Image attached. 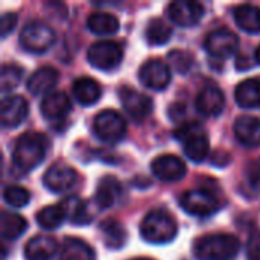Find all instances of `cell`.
<instances>
[{
    "label": "cell",
    "instance_id": "cell-1",
    "mask_svg": "<svg viewBox=\"0 0 260 260\" xmlns=\"http://www.w3.org/2000/svg\"><path fill=\"white\" fill-rule=\"evenodd\" d=\"M47 139L40 133L21 134L12 149V165L20 172H29L37 168L46 157Z\"/></svg>",
    "mask_w": 260,
    "mask_h": 260
},
{
    "label": "cell",
    "instance_id": "cell-2",
    "mask_svg": "<svg viewBox=\"0 0 260 260\" xmlns=\"http://www.w3.org/2000/svg\"><path fill=\"white\" fill-rule=\"evenodd\" d=\"M239 251V239L227 233L206 235L193 244V254L198 260H236Z\"/></svg>",
    "mask_w": 260,
    "mask_h": 260
},
{
    "label": "cell",
    "instance_id": "cell-3",
    "mask_svg": "<svg viewBox=\"0 0 260 260\" xmlns=\"http://www.w3.org/2000/svg\"><path fill=\"white\" fill-rule=\"evenodd\" d=\"M178 233V225L175 219L163 209H152L146 213L140 224L142 238L154 245L169 244L175 239Z\"/></svg>",
    "mask_w": 260,
    "mask_h": 260
},
{
    "label": "cell",
    "instance_id": "cell-4",
    "mask_svg": "<svg viewBox=\"0 0 260 260\" xmlns=\"http://www.w3.org/2000/svg\"><path fill=\"white\" fill-rule=\"evenodd\" d=\"M174 137L183 145L184 155L195 163H201L207 158L210 151L209 137L204 128L197 122H186L181 123L175 131Z\"/></svg>",
    "mask_w": 260,
    "mask_h": 260
},
{
    "label": "cell",
    "instance_id": "cell-5",
    "mask_svg": "<svg viewBox=\"0 0 260 260\" xmlns=\"http://www.w3.org/2000/svg\"><path fill=\"white\" fill-rule=\"evenodd\" d=\"M56 37L53 29L43 21H29L18 35L20 46L29 53L47 52L53 46Z\"/></svg>",
    "mask_w": 260,
    "mask_h": 260
},
{
    "label": "cell",
    "instance_id": "cell-6",
    "mask_svg": "<svg viewBox=\"0 0 260 260\" xmlns=\"http://www.w3.org/2000/svg\"><path fill=\"white\" fill-rule=\"evenodd\" d=\"M180 204L186 213L192 216H198V218L212 216L221 207L218 198L206 189H195V190L184 192L181 195Z\"/></svg>",
    "mask_w": 260,
    "mask_h": 260
},
{
    "label": "cell",
    "instance_id": "cell-7",
    "mask_svg": "<svg viewBox=\"0 0 260 260\" xmlns=\"http://www.w3.org/2000/svg\"><path fill=\"white\" fill-rule=\"evenodd\" d=\"M123 58V50L120 47V44H117L116 41H98L93 43L87 52V59L88 62L99 70H113L116 69L120 61Z\"/></svg>",
    "mask_w": 260,
    "mask_h": 260
},
{
    "label": "cell",
    "instance_id": "cell-8",
    "mask_svg": "<svg viewBox=\"0 0 260 260\" xmlns=\"http://www.w3.org/2000/svg\"><path fill=\"white\" fill-rule=\"evenodd\" d=\"M204 49L213 58H229L239 49V37L227 27H219L207 34L204 40Z\"/></svg>",
    "mask_w": 260,
    "mask_h": 260
},
{
    "label": "cell",
    "instance_id": "cell-9",
    "mask_svg": "<svg viewBox=\"0 0 260 260\" xmlns=\"http://www.w3.org/2000/svg\"><path fill=\"white\" fill-rule=\"evenodd\" d=\"M96 136L107 142V143H116L122 140L126 131V123L123 117L114 111V110H104L94 117L93 123Z\"/></svg>",
    "mask_w": 260,
    "mask_h": 260
},
{
    "label": "cell",
    "instance_id": "cell-10",
    "mask_svg": "<svg viewBox=\"0 0 260 260\" xmlns=\"http://www.w3.org/2000/svg\"><path fill=\"white\" fill-rule=\"evenodd\" d=\"M46 189L53 193H67L78 183V172L66 163H53L43 175Z\"/></svg>",
    "mask_w": 260,
    "mask_h": 260
},
{
    "label": "cell",
    "instance_id": "cell-11",
    "mask_svg": "<svg viewBox=\"0 0 260 260\" xmlns=\"http://www.w3.org/2000/svg\"><path fill=\"white\" fill-rule=\"evenodd\" d=\"M204 6L200 2L175 0L168 6V15L172 23L181 27L197 26L204 17Z\"/></svg>",
    "mask_w": 260,
    "mask_h": 260
},
{
    "label": "cell",
    "instance_id": "cell-12",
    "mask_svg": "<svg viewBox=\"0 0 260 260\" xmlns=\"http://www.w3.org/2000/svg\"><path fill=\"white\" fill-rule=\"evenodd\" d=\"M119 99L125 111L137 122L146 119L154 110V101L149 96L129 87H123L119 90Z\"/></svg>",
    "mask_w": 260,
    "mask_h": 260
},
{
    "label": "cell",
    "instance_id": "cell-13",
    "mask_svg": "<svg viewBox=\"0 0 260 260\" xmlns=\"http://www.w3.org/2000/svg\"><path fill=\"white\" fill-rule=\"evenodd\" d=\"M140 82L152 90H165L172 79L171 67L161 59H149L139 70Z\"/></svg>",
    "mask_w": 260,
    "mask_h": 260
},
{
    "label": "cell",
    "instance_id": "cell-14",
    "mask_svg": "<svg viewBox=\"0 0 260 260\" xmlns=\"http://www.w3.org/2000/svg\"><path fill=\"white\" fill-rule=\"evenodd\" d=\"M152 174L165 183H175L184 178L186 165L181 158L172 154H163L152 160L151 163Z\"/></svg>",
    "mask_w": 260,
    "mask_h": 260
},
{
    "label": "cell",
    "instance_id": "cell-15",
    "mask_svg": "<svg viewBox=\"0 0 260 260\" xmlns=\"http://www.w3.org/2000/svg\"><path fill=\"white\" fill-rule=\"evenodd\" d=\"M27 113H29V104L20 94L6 96L0 104V120L5 128L18 126L27 117Z\"/></svg>",
    "mask_w": 260,
    "mask_h": 260
},
{
    "label": "cell",
    "instance_id": "cell-16",
    "mask_svg": "<svg viewBox=\"0 0 260 260\" xmlns=\"http://www.w3.org/2000/svg\"><path fill=\"white\" fill-rule=\"evenodd\" d=\"M59 79V73L56 69L50 67V66H43L40 69H37L26 82V87L29 90L30 94L34 96H46L49 93H52V90L55 88V85L58 84Z\"/></svg>",
    "mask_w": 260,
    "mask_h": 260
},
{
    "label": "cell",
    "instance_id": "cell-17",
    "mask_svg": "<svg viewBox=\"0 0 260 260\" xmlns=\"http://www.w3.org/2000/svg\"><path fill=\"white\" fill-rule=\"evenodd\" d=\"M195 105L201 114L209 117H216L222 113L225 107V96L222 90H219L218 87L207 85L198 93Z\"/></svg>",
    "mask_w": 260,
    "mask_h": 260
},
{
    "label": "cell",
    "instance_id": "cell-18",
    "mask_svg": "<svg viewBox=\"0 0 260 260\" xmlns=\"http://www.w3.org/2000/svg\"><path fill=\"white\" fill-rule=\"evenodd\" d=\"M40 110L44 119L47 120H61L64 119L70 110H72V102L70 98L62 93V91H52L46 94L41 99Z\"/></svg>",
    "mask_w": 260,
    "mask_h": 260
},
{
    "label": "cell",
    "instance_id": "cell-19",
    "mask_svg": "<svg viewBox=\"0 0 260 260\" xmlns=\"http://www.w3.org/2000/svg\"><path fill=\"white\" fill-rule=\"evenodd\" d=\"M58 250L56 241L49 235H38L27 241L24 245L26 260H50Z\"/></svg>",
    "mask_w": 260,
    "mask_h": 260
},
{
    "label": "cell",
    "instance_id": "cell-20",
    "mask_svg": "<svg viewBox=\"0 0 260 260\" xmlns=\"http://www.w3.org/2000/svg\"><path fill=\"white\" fill-rule=\"evenodd\" d=\"M236 139L248 148L260 145V120L254 116H241L235 122Z\"/></svg>",
    "mask_w": 260,
    "mask_h": 260
},
{
    "label": "cell",
    "instance_id": "cell-21",
    "mask_svg": "<svg viewBox=\"0 0 260 260\" xmlns=\"http://www.w3.org/2000/svg\"><path fill=\"white\" fill-rule=\"evenodd\" d=\"M61 207L64 209L66 219H69L73 225H87L93 221V213L88 204L76 195L66 197Z\"/></svg>",
    "mask_w": 260,
    "mask_h": 260
},
{
    "label": "cell",
    "instance_id": "cell-22",
    "mask_svg": "<svg viewBox=\"0 0 260 260\" xmlns=\"http://www.w3.org/2000/svg\"><path fill=\"white\" fill-rule=\"evenodd\" d=\"M72 91H73L75 99L81 105H85V107L96 104L102 94L101 85L93 78H88V76H82V78L75 79L72 84Z\"/></svg>",
    "mask_w": 260,
    "mask_h": 260
},
{
    "label": "cell",
    "instance_id": "cell-23",
    "mask_svg": "<svg viewBox=\"0 0 260 260\" xmlns=\"http://www.w3.org/2000/svg\"><path fill=\"white\" fill-rule=\"evenodd\" d=\"M236 104L241 108L251 110L260 107V79L248 78L238 84L235 90Z\"/></svg>",
    "mask_w": 260,
    "mask_h": 260
},
{
    "label": "cell",
    "instance_id": "cell-24",
    "mask_svg": "<svg viewBox=\"0 0 260 260\" xmlns=\"http://www.w3.org/2000/svg\"><path fill=\"white\" fill-rule=\"evenodd\" d=\"M87 27L94 35H113L119 30V18L110 12L96 11L87 17Z\"/></svg>",
    "mask_w": 260,
    "mask_h": 260
},
{
    "label": "cell",
    "instance_id": "cell-25",
    "mask_svg": "<svg viewBox=\"0 0 260 260\" xmlns=\"http://www.w3.org/2000/svg\"><path fill=\"white\" fill-rule=\"evenodd\" d=\"M120 195V184L114 177H104L99 181V186L94 193V203L99 209L107 210L114 206Z\"/></svg>",
    "mask_w": 260,
    "mask_h": 260
},
{
    "label": "cell",
    "instance_id": "cell-26",
    "mask_svg": "<svg viewBox=\"0 0 260 260\" xmlns=\"http://www.w3.org/2000/svg\"><path fill=\"white\" fill-rule=\"evenodd\" d=\"M235 21L236 24L248 32V34H259L260 32V8L245 3V5H239L235 12H233Z\"/></svg>",
    "mask_w": 260,
    "mask_h": 260
},
{
    "label": "cell",
    "instance_id": "cell-27",
    "mask_svg": "<svg viewBox=\"0 0 260 260\" xmlns=\"http://www.w3.org/2000/svg\"><path fill=\"white\" fill-rule=\"evenodd\" d=\"M59 260H96L94 250L78 238H67L62 242Z\"/></svg>",
    "mask_w": 260,
    "mask_h": 260
},
{
    "label": "cell",
    "instance_id": "cell-28",
    "mask_svg": "<svg viewBox=\"0 0 260 260\" xmlns=\"http://www.w3.org/2000/svg\"><path fill=\"white\" fill-rule=\"evenodd\" d=\"M26 229H27V221L23 216L9 212H3L0 215V233L5 241L18 239Z\"/></svg>",
    "mask_w": 260,
    "mask_h": 260
},
{
    "label": "cell",
    "instance_id": "cell-29",
    "mask_svg": "<svg viewBox=\"0 0 260 260\" xmlns=\"http://www.w3.org/2000/svg\"><path fill=\"white\" fill-rule=\"evenodd\" d=\"M101 233L104 238V242L107 248L110 250H119L126 244L128 235L125 229L114 219H107L101 224Z\"/></svg>",
    "mask_w": 260,
    "mask_h": 260
},
{
    "label": "cell",
    "instance_id": "cell-30",
    "mask_svg": "<svg viewBox=\"0 0 260 260\" xmlns=\"http://www.w3.org/2000/svg\"><path fill=\"white\" fill-rule=\"evenodd\" d=\"M37 224L43 229V230H56L66 219V213L64 209L61 207V204H52V206H46L41 210H38L37 216Z\"/></svg>",
    "mask_w": 260,
    "mask_h": 260
},
{
    "label": "cell",
    "instance_id": "cell-31",
    "mask_svg": "<svg viewBox=\"0 0 260 260\" xmlns=\"http://www.w3.org/2000/svg\"><path fill=\"white\" fill-rule=\"evenodd\" d=\"M145 37L151 46H163L169 43L172 37V27L161 18H152L146 26Z\"/></svg>",
    "mask_w": 260,
    "mask_h": 260
},
{
    "label": "cell",
    "instance_id": "cell-32",
    "mask_svg": "<svg viewBox=\"0 0 260 260\" xmlns=\"http://www.w3.org/2000/svg\"><path fill=\"white\" fill-rule=\"evenodd\" d=\"M23 78V69L18 64H3L0 72V90L2 93H9L18 87Z\"/></svg>",
    "mask_w": 260,
    "mask_h": 260
},
{
    "label": "cell",
    "instance_id": "cell-33",
    "mask_svg": "<svg viewBox=\"0 0 260 260\" xmlns=\"http://www.w3.org/2000/svg\"><path fill=\"white\" fill-rule=\"evenodd\" d=\"M3 200L8 206L14 209H21L29 204L30 201V193L27 189L21 186H8L3 190Z\"/></svg>",
    "mask_w": 260,
    "mask_h": 260
},
{
    "label": "cell",
    "instance_id": "cell-34",
    "mask_svg": "<svg viewBox=\"0 0 260 260\" xmlns=\"http://www.w3.org/2000/svg\"><path fill=\"white\" fill-rule=\"evenodd\" d=\"M168 58H169V62H171V67L178 72L180 75H186L192 66H193V56L190 52L187 50H183V49H174L168 53Z\"/></svg>",
    "mask_w": 260,
    "mask_h": 260
},
{
    "label": "cell",
    "instance_id": "cell-35",
    "mask_svg": "<svg viewBox=\"0 0 260 260\" xmlns=\"http://www.w3.org/2000/svg\"><path fill=\"white\" fill-rule=\"evenodd\" d=\"M245 177H247V183L250 184L251 189L260 190V158H256L247 165Z\"/></svg>",
    "mask_w": 260,
    "mask_h": 260
},
{
    "label": "cell",
    "instance_id": "cell-36",
    "mask_svg": "<svg viewBox=\"0 0 260 260\" xmlns=\"http://www.w3.org/2000/svg\"><path fill=\"white\" fill-rule=\"evenodd\" d=\"M247 260H260V232H254L247 242Z\"/></svg>",
    "mask_w": 260,
    "mask_h": 260
},
{
    "label": "cell",
    "instance_id": "cell-37",
    "mask_svg": "<svg viewBox=\"0 0 260 260\" xmlns=\"http://www.w3.org/2000/svg\"><path fill=\"white\" fill-rule=\"evenodd\" d=\"M17 24V14L15 12H5L0 18V35L5 38L8 34L12 32V29Z\"/></svg>",
    "mask_w": 260,
    "mask_h": 260
},
{
    "label": "cell",
    "instance_id": "cell-38",
    "mask_svg": "<svg viewBox=\"0 0 260 260\" xmlns=\"http://www.w3.org/2000/svg\"><path fill=\"white\" fill-rule=\"evenodd\" d=\"M230 155L225 152V151H215L213 152V155L210 157V161H212V165L213 166H216V168H225L229 163H230Z\"/></svg>",
    "mask_w": 260,
    "mask_h": 260
},
{
    "label": "cell",
    "instance_id": "cell-39",
    "mask_svg": "<svg viewBox=\"0 0 260 260\" xmlns=\"http://www.w3.org/2000/svg\"><path fill=\"white\" fill-rule=\"evenodd\" d=\"M184 105H181V104H175V105H172V108H171V111H169V114H171V117L174 119V120H181L183 119V116H184Z\"/></svg>",
    "mask_w": 260,
    "mask_h": 260
},
{
    "label": "cell",
    "instance_id": "cell-40",
    "mask_svg": "<svg viewBox=\"0 0 260 260\" xmlns=\"http://www.w3.org/2000/svg\"><path fill=\"white\" fill-rule=\"evenodd\" d=\"M254 58H256V61L260 64V46L256 49V52H254Z\"/></svg>",
    "mask_w": 260,
    "mask_h": 260
},
{
    "label": "cell",
    "instance_id": "cell-41",
    "mask_svg": "<svg viewBox=\"0 0 260 260\" xmlns=\"http://www.w3.org/2000/svg\"><path fill=\"white\" fill-rule=\"evenodd\" d=\"M134 260H152V259H146V257H139V259H134Z\"/></svg>",
    "mask_w": 260,
    "mask_h": 260
}]
</instances>
